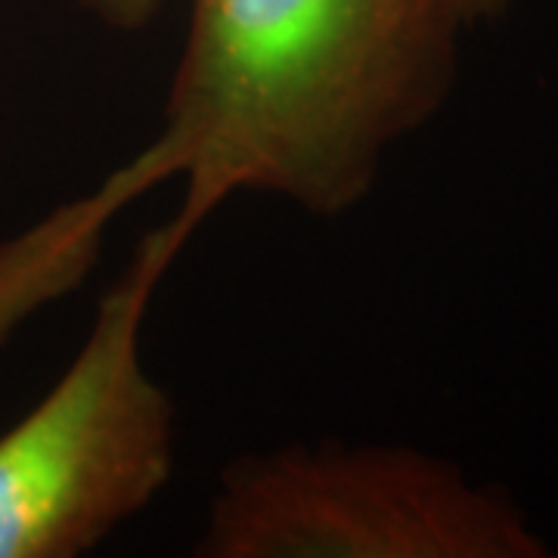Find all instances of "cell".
<instances>
[{
	"mask_svg": "<svg viewBox=\"0 0 558 558\" xmlns=\"http://www.w3.org/2000/svg\"><path fill=\"white\" fill-rule=\"evenodd\" d=\"M196 233L149 230L78 354L0 435V558H78L146 512L178 462V407L143 360L161 279Z\"/></svg>",
	"mask_w": 558,
	"mask_h": 558,
	"instance_id": "obj_2",
	"label": "cell"
},
{
	"mask_svg": "<svg viewBox=\"0 0 558 558\" xmlns=\"http://www.w3.org/2000/svg\"><path fill=\"white\" fill-rule=\"evenodd\" d=\"M450 3L465 28H478V25H494V22L506 20L521 0H450Z\"/></svg>",
	"mask_w": 558,
	"mask_h": 558,
	"instance_id": "obj_6",
	"label": "cell"
},
{
	"mask_svg": "<svg viewBox=\"0 0 558 558\" xmlns=\"http://www.w3.org/2000/svg\"><path fill=\"white\" fill-rule=\"evenodd\" d=\"M78 3L84 13H90L100 22L102 28L134 35L159 20L168 0H78Z\"/></svg>",
	"mask_w": 558,
	"mask_h": 558,
	"instance_id": "obj_5",
	"label": "cell"
},
{
	"mask_svg": "<svg viewBox=\"0 0 558 558\" xmlns=\"http://www.w3.org/2000/svg\"><path fill=\"white\" fill-rule=\"evenodd\" d=\"M519 499L410 444L314 440L223 465L199 558H546Z\"/></svg>",
	"mask_w": 558,
	"mask_h": 558,
	"instance_id": "obj_3",
	"label": "cell"
},
{
	"mask_svg": "<svg viewBox=\"0 0 558 558\" xmlns=\"http://www.w3.org/2000/svg\"><path fill=\"white\" fill-rule=\"evenodd\" d=\"M462 32L450 0H190L156 134L183 180L174 218L199 233L240 193L360 208L453 97Z\"/></svg>",
	"mask_w": 558,
	"mask_h": 558,
	"instance_id": "obj_1",
	"label": "cell"
},
{
	"mask_svg": "<svg viewBox=\"0 0 558 558\" xmlns=\"http://www.w3.org/2000/svg\"><path fill=\"white\" fill-rule=\"evenodd\" d=\"M153 140L84 196L0 242V348L25 319L72 295L100 264L102 242L116 220L146 193L178 180L174 156Z\"/></svg>",
	"mask_w": 558,
	"mask_h": 558,
	"instance_id": "obj_4",
	"label": "cell"
}]
</instances>
